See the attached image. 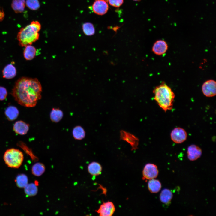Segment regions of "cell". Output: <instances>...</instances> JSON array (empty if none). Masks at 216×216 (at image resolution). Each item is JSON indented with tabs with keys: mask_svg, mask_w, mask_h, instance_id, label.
I'll list each match as a JSON object with an SVG mask.
<instances>
[{
	"mask_svg": "<svg viewBox=\"0 0 216 216\" xmlns=\"http://www.w3.org/2000/svg\"><path fill=\"white\" fill-rule=\"evenodd\" d=\"M3 159L5 163L9 167L17 168L22 165L24 160L23 153L15 148L7 149L5 152Z\"/></svg>",
	"mask_w": 216,
	"mask_h": 216,
	"instance_id": "4",
	"label": "cell"
},
{
	"mask_svg": "<svg viewBox=\"0 0 216 216\" xmlns=\"http://www.w3.org/2000/svg\"><path fill=\"white\" fill-rule=\"evenodd\" d=\"M8 94L7 91L4 87L0 86V100H3L6 98Z\"/></svg>",
	"mask_w": 216,
	"mask_h": 216,
	"instance_id": "30",
	"label": "cell"
},
{
	"mask_svg": "<svg viewBox=\"0 0 216 216\" xmlns=\"http://www.w3.org/2000/svg\"><path fill=\"white\" fill-rule=\"evenodd\" d=\"M158 174L157 166L153 164L148 163L145 166L142 171V179L151 180L156 178Z\"/></svg>",
	"mask_w": 216,
	"mask_h": 216,
	"instance_id": "6",
	"label": "cell"
},
{
	"mask_svg": "<svg viewBox=\"0 0 216 216\" xmlns=\"http://www.w3.org/2000/svg\"><path fill=\"white\" fill-rule=\"evenodd\" d=\"M168 49V45L166 41L163 40H158L154 43L152 50L155 55L161 56L165 53Z\"/></svg>",
	"mask_w": 216,
	"mask_h": 216,
	"instance_id": "10",
	"label": "cell"
},
{
	"mask_svg": "<svg viewBox=\"0 0 216 216\" xmlns=\"http://www.w3.org/2000/svg\"><path fill=\"white\" fill-rule=\"evenodd\" d=\"M170 137L172 141L175 143L180 144L186 140L187 134L184 128L179 127H176L172 130Z\"/></svg>",
	"mask_w": 216,
	"mask_h": 216,
	"instance_id": "5",
	"label": "cell"
},
{
	"mask_svg": "<svg viewBox=\"0 0 216 216\" xmlns=\"http://www.w3.org/2000/svg\"><path fill=\"white\" fill-rule=\"evenodd\" d=\"M103 0L107 1V0Z\"/></svg>",
	"mask_w": 216,
	"mask_h": 216,
	"instance_id": "32",
	"label": "cell"
},
{
	"mask_svg": "<svg viewBox=\"0 0 216 216\" xmlns=\"http://www.w3.org/2000/svg\"><path fill=\"white\" fill-rule=\"evenodd\" d=\"M154 99L165 112L171 110L175 98L171 88L164 82L156 87L153 91Z\"/></svg>",
	"mask_w": 216,
	"mask_h": 216,
	"instance_id": "2",
	"label": "cell"
},
{
	"mask_svg": "<svg viewBox=\"0 0 216 216\" xmlns=\"http://www.w3.org/2000/svg\"><path fill=\"white\" fill-rule=\"evenodd\" d=\"M2 73L3 78L7 79H11L16 76V70L12 64H9L4 67Z\"/></svg>",
	"mask_w": 216,
	"mask_h": 216,
	"instance_id": "14",
	"label": "cell"
},
{
	"mask_svg": "<svg viewBox=\"0 0 216 216\" xmlns=\"http://www.w3.org/2000/svg\"><path fill=\"white\" fill-rule=\"evenodd\" d=\"M107 1L110 5L116 8L119 7L124 2V0H107Z\"/></svg>",
	"mask_w": 216,
	"mask_h": 216,
	"instance_id": "29",
	"label": "cell"
},
{
	"mask_svg": "<svg viewBox=\"0 0 216 216\" xmlns=\"http://www.w3.org/2000/svg\"><path fill=\"white\" fill-rule=\"evenodd\" d=\"M83 31L86 35L91 36L95 32V28L93 24L90 22H86L82 26Z\"/></svg>",
	"mask_w": 216,
	"mask_h": 216,
	"instance_id": "27",
	"label": "cell"
},
{
	"mask_svg": "<svg viewBox=\"0 0 216 216\" xmlns=\"http://www.w3.org/2000/svg\"><path fill=\"white\" fill-rule=\"evenodd\" d=\"M25 4V0H13L11 4L12 8L16 13H22L24 10Z\"/></svg>",
	"mask_w": 216,
	"mask_h": 216,
	"instance_id": "23",
	"label": "cell"
},
{
	"mask_svg": "<svg viewBox=\"0 0 216 216\" xmlns=\"http://www.w3.org/2000/svg\"><path fill=\"white\" fill-rule=\"evenodd\" d=\"M63 116V111L59 108H53L50 112V119L54 122H59L62 118Z\"/></svg>",
	"mask_w": 216,
	"mask_h": 216,
	"instance_id": "20",
	"label": "cell"
},
{
	"mask_svg": "<svg viewBox=\"0 0 216 216\" xmlns=\"http://www.w3.org/2000/svg\"><path fill=\"white\" fill-rule=\"evenodd\" d=\"M19 112L17 108L13 106L7 107L5 111V114L9 121H13L16 119L18 116Z\"/></svg>",
	"mask_w": 216,
	"mask_h": 216,
	"instance_id": "16",
	"label": "cell"
},
{
	"mask_svg": "<svg viewBox=\"0 0 216 216\" xmlns=\"http://www.w3.org/2000/svg\"><path fill=\"white\" fill-rule=\"evenodd\" d=\"M15 181L17 186L20 188H24L28 184L27 176L23 174L17 175Z\"/></svg>",
	"mask_w": 216,
	"mask_h": 216,
	"instance_id": "25",
	"label": "cell"
},
{
	"mask_svg": "<svg viewBox=\"0 0 216 216\" xmlns=\"http://www.w3.org/2000/svg\"><path fill=\"white\" fill-rule=\"evenodd\" d=\"M24 188L26 194L29 197L35 196L38 191L37 185L34 183L28 184Z\"/></svg>",
	"mask_w": 216,
	"mask_h": 216,
	"instance_id": "24",
	"label": "cell"
},
{
	"mask_svg": "<svg viewBox=\"0 0 216 216\" xmlns=\"http://www.w3.org/2000/svg\"><path fill=\"white\" fill-rule=\"evenodd\" d=\"M42 88L36 78L22 77L15 82L11 94L20 105L32 107L41 99Z\"/></svg>",
	"mask_w": 216,
	"mask_h": 216,
	"instance_id": "1",
	"label": "cell"
},
{
	"mask_svg": "<svg viewBox=\"0 0 216 216\" xmlns=\"http://www.w3.org/2000/svg\"><path fill=\"white\" fill-rule=\"evenodd\" d=\"M87 170L90 175L93 176H97L101 174L102 167L99 163L93 161L88 165Z\"/></svg>",
	"mask_w": 216,
	"mask_h": 216,
	"instance_id": "15",
	"label": "cell"
},
{
	"mask_svg": "<svg viewBox=\"0 0 216 216\" xmlns=\"http://www.w3.org/2000/svg\"><path fill=\"white\" fill-rule=\"evenodd\" d=\"M72 135L74 139L81 140L85 138L86 132L82 127L79 125L76 126L73 130Z\"/></svg>",
	"mask_w": 216,
	"mask_h": 216,
	"instance_id": "22",
	"label": "cell"
},
{
	"mask_svg": "<svg viewBox=\"0 0 216 216\" xmlns=\"http://www.w3.org/2000/svg\"><path fill=\"white\" fill-rule=\"evenodd\" d=\"M17 145L30 156L33 161L36 162L38 160V158L34 154L32 149L29 148L25 143L22 142H19Z\"/></svg>",
	"mask_w": 216,
	"mask_h": 216,
	"instance_id": "26",
	"label": "cell"
},
{
	"mask_svg": "<svg viewBox=\"0 0 216 216\" xmlns=\"http://www.w3.org/2000/svg\"><path fill=\"white\" fill-rule=\"evenodd\" d=\"M148 187L151 193H157L160 190L161 184L159 180L154 178L149 181L148 183Z\"/></svg>",
	"mask_w": 216,
	"mask_h": 216,
	"instance_id": "19",
	"label": "cell"
},
{
	"mask_svg": "<svg viewBox=\"0 0 216 216\" xmlns=\"http://www.w3.org/2000/svg\"><path fill=\"white\" fill-rule=\"evenodd\" d=\"M173 197L171 191L168 189H164L161 192L160 195V199L163 203L168 205L170 204Z\"/></svg>",
	"mask_w": 216,
	"mask_h": 216,
	"instance_id": "17",
	"label": "cell"
},
{
	"mask_svg": "<svg viewBox=\"0 0 216 216\" xmlns=\"http://www.w3.org/2000/svg\"><path fill=\"white\" fill-rule=\"evenodd\" d=\"M45 166L43 164L40 162H37L32 166V172L34 176H40L45 172Z\"/></svg>",
	"mask_w": 216,
	"mask_h": 216,
	"instance_id": "21",
	"label": "cell"
},
{
	"mask_svg": "<svg viewBox=\"0 0 216 216\" xmlns=\"http://www.w3.org/2000/svg\"><path fill=\"white\" fill-rule=\"evenodd\" d=\"M202 92L203 94L207 97H212L216 94V82L213 80H208L202 84Z\"/></svg>",
	"mask_w": 216,
	"mask_h": 216,
	"instance_id": "7",
	"label": "cell"
},
{
	"mask_svg": "<svg viewBox=\"0 0 216 216\" xmlns=\"http://www.w3.org/2000/svg\"><path fill=\"white\" fill-rule=\"evenodd\" d=\"M36 53L35 48L31 45H29L25 46L23 51V56L26 60H31L35 57Z\"/></svg>",
	"mask_w": 216,
	"mask_h": 216,
	"instance_id": "18",
	"label": "cell"
},
{
	"mask_svg": "<svg viewBox=\"0 0 216 216\" xmlns=\"http://www.w3.org/2000/svg\"><path fill=\"white\" fill-rule=\"evenodd\" d=\"M115 209L113 202L108 201L103 202L95 212L100 216H111L115 212Z\"/></svg>",
	"mask_w": 216,
	"mask_h": 216,
	"instance_id": "8",
	"label": "cell"
},
{
	"mask_svg": "<svg viewBox=\"0 0 216 216\" xmlns=\"http://www.w3.org/2000/svg\"><path fill=\"white\" fill-rule=\"evenodd\" d=\"M187 152L188 159L191 161H194L201 157L202 150L198 146L191 144L188 147Z\"/></svg>",
	"mask_w": 216,
	"mask_h": 216,
	"instance_id": "11",
	"label": "cell"
},
{
	"mask_svg": "<svg viewBox=\"0 0 216 216\" xmlns=\"http://www.w3.org/2000/svg\"><path fill=\"white\" fill-rule=\"evenodd\" d=\"M41 25L37 21H32L25 27L21 28L18 32L17 38L19 46L25 47L32 45L39 39V32L40 30Z\"/></svg>",
	"mask_w": 216,
	"mask_h": 216,
	"instance_id": "3",
	"label": "cell"
},
{
	"mask_svg": "<svg viewBox=\"0 0 216 216\" xmlns=\"http://www.w3.org/2000/svg\"><path fill=\"white\" fill-rule=\"evenodd\" d=\"M121 138L128 142L132 147V150H135L137 148L138 144V140L134 135L129 133L122 131L121 132Z\"/></svg>",
	"mask_w": 216,
	"mask_h": 216,
	"instance_id": "13",
	"label": "cell"
},
{
	"mask_svg": "<svg viewBox=\"0 0 216 216\" xmlns=\"http://www.w3.org/2000/svg\"><path fill=\"white\" fill-rule=\"evenodd\" d=\"M133 0L135 1H136V2H140V1H141V0Z\"/></svg>",
	"mask_w": 216,
	"mask_h": 216,
	"instance_id": "31",
	"label": "cell"
},
{
	"mask_svg": "<svg viewBox=\"0 0 216 216\" xmlns=\"http://www.w3.org/2000/svg\"><path fill=\"white\" fill-rule=\"evenodd\" d=\"M92 9L95 14L102 15L107 12L109 6L106 1L103 0H95L92 6Z\"/></svg>",
	"mask_w": 216,
	"mask_h": 216,
	"instance_id": "9",
	"label": "cell"
},
{
	"mask_svg": "<svg viewBox=\"0 0 216 216\" xmlns=\"http://www.w3.org/2000/svg\"><path fill=\"white\" fill-rule=\"evenodd\" d=\"M29 125L26 122L22 121H18L14 125L13 129L16 134L24 135L28 132L29 129Z\"/></svg>",
	"mask_w": 216,
	"mask_h": 216,
	"instance_id": "12",
	"label": "cell"
},
{
	"mask_svg": "<svg viewBox=\"0 0 216 216\" xmlns=\"http://www.w3.org/2000/svg\"><path fill=\"white\" fill-rule=\"evenodd\" d=\"M26 3L27 6L32 10H36L40 7L38 0H26Z\"/></svg>",
	"mask_w": 216,
	"mask_h": 216,
	"instance_id": "28",
	"label": "cell"
}]
</instances>
